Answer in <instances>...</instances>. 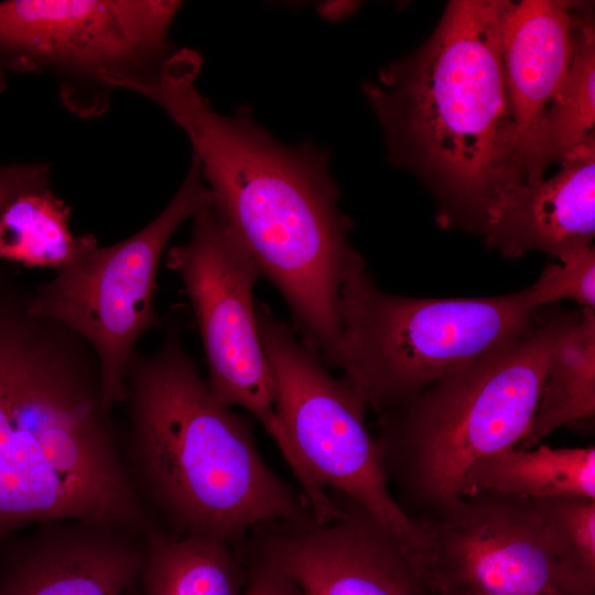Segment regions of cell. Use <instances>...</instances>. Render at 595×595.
<instances>
[{
	"instance_id": "6da1fadb",
	"label": "cell",
	"mask_w": 595,
	"mask_h": 595,
	"mask_svg": "<svg viewBox=\"0 0 595 595\" xmlns=\"http://www.w3.org/2000/svg\"><path fill=\"white\" fill-rule=\"evenodd\" d=\"M202 57L182 48L161 79L139 93L183 130L213 203L285 300L302 340L324 364L338 342V299L359 255L328 171L329 154L310 142L285 145L241 106L212 108L195 85Z\"/></svg>"
},
{
	"instance_id": "7a4b0ae2",
	"label": "cell",
	"mask_w": 595,
	"mask_h": 595,
	"mask_svg": "<svg viewBox=\"0 0 595 595\" xmlns=\"http://www.w3.org/2000/svg\"><path fill=\"white\" fill-rule=\"evenodd\" d=\"M125 387L120 447L155 526L240 548L259 527L315 521L304 495L259 454L251 419L213 394L175 321L153 353L133 350Z\"/></svg>"
},
{
	"instance_id": "3957f363",
	"label": "cell",
	"mask_w": 595,
	"mask_h": 595,
	"mask_svg": "<svg viewBox=\"0 0 595 595\" xmlns=\"http://www.w3.org/2000/svg\"><path fill=\"white\" fill-rule=\"evenodd\" d=\"M505 4L451 1L422 47L365 86L393 162L431 185L443 224L476 228L495 201L524 184L500 51Z\"/></svg>"
},
{
	"instance_id": "277c9868",
	"label": "cell",
	"mask_w": 595,
	"mask_h": 595,
	"mask_svg": "<svg viewBox=\"0 0 595 595\" xmlns=\"http://www.w3.org/2000/svg\"><path fill=\"white\" fill-rule=\"evenodd\" d=\"M28 295L0 271V541L37 522L85 517L74 491L95 485L113 455L94 349L32 315Z\"/></svg>"
},
{
	"instance_id": "5b68a950",
	"label": "cell",
	"mask_w": 595,
	"mask_h": 595,
	"mask_svg": "<svg viewBox=\"0 0 595 595\" xmlns=\"http://www.w3.org/2000/svg\"><path fill=\"white\" fill-rule=\"evenodd\" d=\"M572 315L540 307L520 336L377 413L388 480L429 516L458 502L468 468L528 433L554 344Z\"/></svg>"
},
{
	"instance_id": "8992f818",
	"label": "cell",
	"mask_w": 595,
	"mask_h": 595,
	"mask_svg": "<svg viewBox=\"0 0 595 595\" xmlns=\"http://www.w3.org/2000/svg\"><path fill=\"white\" fill-rule=\"evenodd\" d=\"M539 309L530 288L490 298L392 295L358 255L342 282V331L327 365L379 413L520 336Z\"/></svg>"
},
{
	"instance_id": "52a82bcc",
	"label": "cell",
	"mask_w": 595,
	"mask_h": 595,
	"mask_svg": "<svg viewBox=\"0 0 595 595\" xmlns=\"http://www.w3.org/2000/svg\"><path fill=\"white\" fill-rule=\"evenodd\" d=\"M182 7L165 0L0 2V67L47 75L63 105L102 116L115 91L156 84L180 51L170 32Z\"/></svg>"
},
{
	"instance_id": "ba28073f",
	"label": "cell",
	"mask_w": 595,
	"mask_h": 595,
	"mask_svg": "<svg viewBox=\"0 0 595 595\" xmlns=\"http://www.w3.org/2000/svg\"><path fill=\"white\" fill-rule=\"evenodd\" d=\"M256 316L277 415L303 467L322 490L342 493L365 507L420 571L425 538L389 489L380 450L365 421L366 401L346 378L333 377L321 356L266 304H256Z\"/></svg>"
},
{
	"instance_id": "9c48e42d",
	"label": "cell",
	"mask_w": 595,
	"mask_h": 595,
	"mask_svg": "<svg viewBox=\"0 0 595 595\" xmlns=\"http://www.w3.org/2000/svg\"><path fill=\"white\" fill-rule=\"evenodd\" d=\"M199 163L192 154L186 177L149 224L110 246L80 235L71 259L28 295L29 312L55 321L94 349L107 412L125 398V374L139 338L163 322L154 305L156 274L176 229L212 201Z\"/></svg>"
},
{
	"instance_id": "30bf717a",
	"label": "cell",
	"mask_w": 595,
	"mask_h": 595,
	"mask_svg": "<svg viewBox=\"0 0 595 595\" xmlns=\"http://www.w3.org/2000/svg\"><path fill=\"white\" fill-rule=\"evenodd\" d=\"M192 219L190 238L167 250L165 264L178 275L191 301L208 367L206 382L219 402L244 408L263 425L302 491L313 497L317 487L275 411L273 379L252 296L261 270L215 207L213 197Z\"/></svg>"
},
{
	"instance_id": "8fae6325",
	"label": "cell",
	"mask_w": 595,
	"mask_h": 595,
	"mask_svg": "<svg viewBox=\"0 0 595 595\" xmlns=\"http://www.w3.org/2000/svg\"><path fill=\"white\" fill-rule=\"evenodd\" d=\"M433 595H587L562 565L533 499L479 493L418 520Z\"/></svg>"
},
{
	"instance_id": "7c38bea8",
	"label": "cell",
	"mask_w": 595,
	"mask_h": 595,
	"mask_svg": "<svg viewBox=\"0 0 595 595\" xmlns=\"http://www.w3.org/2000/svg\"><path fill=\"white\" fill-rule=\"evenodd\" d=\"M325 523H270L248 540L273 559L302 595H433L400 542L365 507L331 491Z\"/></svg>"
},
{
	"instance_id": "4fadbf2b",
	"label": "cell",
	"mask_w": 595,
	"mask_h": 595,
	"mask_svg": "<svg viewBox=\"0 0 595 595\" xmlns=\"http://www.w3.org/2000/svg\"><path fill=\"white\" fill-rule=\"evenodd\" d=\"M144 534L80 518L22 528L0 541V595H120L139 580Z\"/></svg>"
},
{
	"instance_id": "5bb4252c",
	"label": "cell",
	"mask_w": 595,
	"mask_h": 595,
	"mask_svg": "<svg viewBox=\"0 0 595 595\" xmlns=\"http://www.w3.org/2000/svg\"><path fill=\"white\" fill-rule=\"evenodd\" d=\"M560 170L495 201L476 226L506 257L538 250L561 257L591 246L595 232V140L564 158Z\"/></svg>"
},
{
	"instance_id": "9a60e30c",
	"label": "cell",
	"mask_w": 595,
	"mask_h": 595,
	"mask_svg": "<svg viewBox=\"0 0 595 595\" xmlns=\"http://www.w3.org/2000/svg\"><path fill=\"white\" fill-rule=\"evenodd\" d=\"M583 13L574 1L506 0L500 51L521 149L567 75Z\"/></svg>"
},
{
	"instance_id": "2e32d148",
	"label": "cell",
	"mask_w": 595,
	"mask_h": 595,
	"mask_svg": "<svg viewBox=\"0 0 595 595\" xmlns=\"http://www.w3.org/2000/svg\"><path fill=\"white\" fill-rule=\"evenodd\" d=\"M141 595H244L241 548L210 536H177L153 526L144 534Z\"/></svg>"
},
{
	"instance_id": "e0dca14e",
	"label": "cell",
	"mask_w": 595,
	"mask_h": 595,
	"mask_svg": "<svg viewBox=\"0 0 595 595\" xmlns=\"http://www.w3.org/2000/svg\"><path fill=\"white\" fill-rule=\"evenodd\" d=\"M493 493L527 499H595V448L515 447L475 462L462 496Z\"/></svg>"
},
{
	"instance_id": "ac0fdd59",
	"label": "cell",
	"mask_w": 595,
	"mask_h": 595,
	"mask_svg": "<svg viewBox=\"0 0 595 595\" xmlns=\"http://www.w3.org/2000/svg\"><path fill=\"white\" fill-rule=\"evenodd\" d=\"M584 13L567 75L522 144L521 170L527 185L541 182L552 163L595 140V31L589 14Z\"/></svg>"
},
{
	"instance_id": "d6986e66",
	"label": "cell",
	"mask_w": 595,
	"mask_h": 595,
	"mask_svg": "<svg viewBox=\"0 0 595 595\" xmlns=\"http://www.w3.org/2000/svg\"><path fill=\"white\" fill-rule=\"evenodd\" d=\"M595 413V314L573 313L558 337L531 426L520 448H532L564 424Z\"/></svg>"
},
{
	"instance_id": "ffe728a7",
	"label": "cell",
	"mask_w": 595,
	"mask_h": 595,
	"mask_svg": "<svg viewBox=\"0 0 595 595\" xmlns=\"http://www.w3.org/2000/svg\"><path fill=\"white\" fill-rule=\"evenodd\" d=\"M71 207L50 185L18 195L0 217V259L26 267L60 269L78 236L69 228Z\"/></svg>"
},
{
	"instance_id": "44dd1931",
	"label": "cell",
	"mask_w": 595,
	"mask_h": 595,
	"mask_svg": "<svg viewBox=\"0 0 595 595\" xmlns=\"http://www.w3.org/2000/svg\"><path fill=\"white\" fill-rule=\"evenodd\" d=\"M558 556L577 586L595 593V499H533Z\"/></svg>"
},
{
	"instance_id": "7402d4cb",
	"label": "cell",
	"mask_w": 595,
	"mask_h": 595,
	"mask_svg": "<svg viewBox=\"0 0 595 595\" xmlns=\"http://www.w3.org/2000/svg\"><path fill=\"white\" fill-rule=\"evenodd\" d=\"M561 264L548 266L530 285L533 301L539 307L570 299L583 307L595 305V251L591 246L560 257Z\"/></svg>"
},
{
	"instance_id": "603a6c76",
	"label": "cell",
	"mask_w": 595,
	"mask_h": 595,
	"mask_svg": "<svg viewBox=\"0 0 595 595\" xmlns=\"http://www.w3.org/2000/svg\"><path fill=\"white\" fill-rule=\"evenodd\" d=\"M247 567L244 595H302L278 563L251 541L242 547Z\"/></svg>"
},
{
	"instance_id": "cb8c5ba5",
	"label": "cell",
	"mask_w": 595,
	"mask_h": 595,
	"mask_svg": "<svg viewBox=\"0 0 595 595\" xmlns=\"http://www.w3.org/2000/svg\"><path fill=\"white\" fill-rule=\"evenodd\" d=\"M52 169L47 162L0 165V217L7 206L20 194L51 184Z\"/></svg>"
},
{
	"instance_id": "d4e9b609",
	"label": "cell",
	"mask_w": 595,
	"mask_h": 595,
	"mask_svg": "<svg viewBox=\"0 0 595 595\" xmlns=\"http://www.w3.org/2000/svg\"><path fill=\"white\" fill-rule=\"evenodd\" d=\"M356 7L357 3L351 1H333L324 3L320 12L329 20H339L350 14Z\"/></svg>"
},
{
	"instance_id": "484cf974",
	"label": "cell",
	"mask_w": 595,
	"mask_h": 595,
	"mask_svg": "<svg viewBox=\"0 0 595 595\" xmlns=\"http://www.w3.org/2000/svg\"><path fill=\"white\" fill-rule=\"evenodd\" d=\"M120 595H141L139 582L131 585L129 588H127L125 592H122Z\"/></svg>"
},
{
	"instance_id": "4316f807",
	"label": "cell",
	"mask_w": 595,
	"mask_h": 595,
	"mask_svg": "<svg viewBox=\"0 0 595 595\" xmlns=\"http://www.w3.org/2000/svg\"><path fill=\"white\" fill-rule=\"evenodd\" d=\"M7 86V76L6 72L0 67V93L6 89Z\"/></svg>"
}]
</instances>
